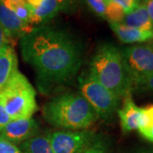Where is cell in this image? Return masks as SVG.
I'll list each match as a JSON object with an SVG mask.
<instances>
[{
	"instance_id": "8",
	"label": "cell",
	"mask_w": 153,
	"mask_h": 153,
	"mask_svg": "<svg viewBox=\"0 0 153 153\" xmlns=\"http://www.w3.org/2000/svg\"><path fill=\"white\" fill-rule=\"evenodd\" d=\"M37 122L33 117L11 120L0 133V137L13 144H22L36 136L38 133Z\"/></svg>"
},
{
	"instance_id": "23",
	"label": "cell",
	"mask_w": 153,
	"mask_h": 153,
	"mask_svg": "<svg viewBox=\"0 0 153 153\" xmlns=\"http://www.w3.org/2000/svg\"><path fill=\"white\" fill-rule=\"evenodd\" d=\"M11 121L10 116L6 112L4 107L3 106V105L0 103V133L4 129V128Z\"/></svg>"
},
{
	"instance_id": "31",
	"label": "cell",
	"mask_w": 153,
	"mask_h": 153,
	"mask_svg": "<svg viewBox=\"0 0 153 153\" xmlns=\"http://www.w3.org/2000/svg\"><path fill=\"white\" fill-rule=\"evenodd\" d=\"M16 1H26V0H16Z\"/></svg>"
},
{
	"instance_id": "11",
	"label": "cell",
	"mask_w": 153,
	"mask_h": 153,
	"mask_svg": "<svg viewBox=\"0 0 153 153\" xmlns=\"http://www.w3.org/2000/svg\"><path fill=\"white\" fill-rule=\"evenodd\" d=\"M16 70V54L11 44L7 43L0 49V92Z\"/></svg>"
},
{
	"instance_id": "32",
	"label": "cell",
	"mask_w": 153,
	"mask_h": 153,
	"mask_svg": "<svg viewBox=\"0 0 153 153\" xmlns=\"http://www.w3.org/2000/svg\"><path fill=\"white\" fill-rule=\"evenodd\" d=\"M153 39V29H152V38Z\"/></svg>"
},
{
	"instance_id": "13",
	"label": "cell",
	"mask_w": 153,
	"mask_h": 153,
	"mask_svg": "<svg viewBox=\"0 0 153 153\" xmlns=\"http://www.w3.org/2000/svg\"><path fill=\"white\" fill-rule=\"evenodd\" d=\"M30 23L33 26L49 22L60 10L57 0H44L37 8L30 7Z\"/></svg>"
},
{
	"instance_id": "28",
	"label": "cell",
	"mask_w": 153,
	"mask_h": 153,
	"mask_svg": "<svg viewBox=\"0 0 153 153\" xmlns=\"http://www.w3.org/2000/svg\"><path fill=\"white\" fill-rule=\"evenodd\" d=\"M44 0H26V3L32 8H37L42 4Z\"/></svg>"
},
{
	"instance_id": "29",
	"label": "cell",
	"mask_w": 153,
	"mask_h": 153,
	"mask_svg": "<svg viewBox=\"0 0 153 153\" xmlns=\"http://www.w3.org/2000/svg\"><path fill=\"white\" fill-rule=\"evenodd\" d=\"M137 1H138V3H141V2L145 1V0H137Z\"/></svg>"
},
{
	"instance_id": "16",
	"label": "cell",
	"mask_w": 153,
	"mask_h": 153,
	"mask_svg": "<svg viewBox=\"0 0 153 153\" xmlns=\"http://www.w3.org/2000/svg\"><path fill=\"white\" fill-rule=\"evenodd\" d=\"M125 12L118 4L114 1L106 3L105 9V19L110 23H121L123 22L125 17Z\"/></svg>"
},
{
	"instance_id": "2",
	"label": "cell",
	"mask_w": 153,
	"mask_h": 153,
	"mask_svg": "<svg viewBox=\"0 0 153 153\" xmlns=\"http://www.w3.org/2000/svg\"><path fill=\"white\" fill-rule=\"evenodd\" d=\"M88 73L118 99L133 90L121 49L113 44L105 43L99 46L90 61Z\"/></svg>"
},
{
	"instance_id": "30",
	"label": "cell",
	"mask_w": 153,
	"mask_h": 153,
	"mask_svg": "<svg viewBox=\"0 0 153 153\" xmlns=\"http://www.w3.org/2000/svg\"><path fill=\"white\" fill-rule=\"evenodd\" d=\"M110 1H111V0H105V4H106V3H108V2H110Z\"/></svg>"
},
{
	"instance_id": "9",
	"label": "cell",
	"mask_w": 153,
	"mask_h": 153,
	"mask_svg": "<svg viewBox=\"0 0 153 153\" xmlns=\"http://www.w3.org/2000/svg\"><path fill=\"white\" fill-rule=\"evenodd\" d=\"M0 27L9 43L18 38H22L25 34L32 31V27H29L16 16V15L9 9L0 0Z\"/></svg>"
},
{
	"instance_id": "25",
	"label": "cell",
	"mask_w": 153,
	"mask_h": 153,
	"mask_svg": "<svg viewBox=\"0 0 153 153\" xmlns=\"http://www.w3.org/2000/svg\"><path fill=\"white\" fill-rule=\"evenodd\" d=\"M143 3L146 5L148 15H149L150 19H151L153 25V0H145V1H143Z\"/></svg>"
},
{
	"instance_id": "17",
	"label": "cell",
	"mask_w": 153,
	"mask_h": 153,
	"mask_svg": "<svg viewBox=\"0 0 153 153\" xmlns=\"http://www.w3.org/2000/svg\"><path fill=\"white\" fill-rule=\"evenodd\" d=\"M110 141L105 137H96L95 140L83 153H109Z\"/></svg>"
},
{
	"instance_id": "18",
	"label": "cell",
	"mask_w": 153,
	"mask_h": 153,
	"mask_svg": "<svg viewBox=\"0 0 153 153\" xmlns=\"http://www.w3.org/2000/svg\"><path fill=\"white\" fill-rule=\"evenodd\" d=\"M89 9L93 11L94 13L98 16L105 19V9L106 4L105 0H85Z\"/></svg>"
},
{
	"instance_id": "7",
	"label": "cell",
	"mask_w": 153,
	"mask_h": 153,
	"mask_svg": "<svg viewBox=\"0 0 153 153\" xmlns=\"http://www.w3.org/2000/svg\"><path fill=\"white\" fill-rule=\"evenodd\" d=\"M48 137L55 153H83L97 136L88 130H67L53 132Z\"/></svg>"
},
{
	"instance_id": "12",
	"label": "cell",
	"mask_w": 153,
	"mask_h": 153,
	"mask_svg": "<svg viewBox=\"0 0 153 153\" xmlns=\"http://www.w3.org/2000/svg\"><path fill=\"white\" fill-rule=\"evenodd\" d=\"M110 27L121 42L124 44L144 43L152 38V31H144L121 23H110Z\"/></svg>"
},
{
	"instance_id": "27",
	"label": "cell",
	"mask_w": 153,
	"mask_h": 153,
	"mask_svg": "<svg viewBox=\"0 0 153 153\" xmlns=\"http://www.w3.org/2000/svg\"><path fill=\"white\" fill-rule=\"evenodd\" d=\"M7 43H9V41H8V39L6 38L5 34L4 33V31H3V29L2 27H0V49L4 45ZM10 44V43H9Z\"/></svg>"
},
{
	"instance_id": "10",
	"label": "cell",
	"mask_w": 153,
	"mask_h": 153,
	"mask_svg": "<svg viewBox=\"0 0 153 153\" xmlns=\"http://www.w3.org/2000/svg\"><path fill=\"white\" fill-rule=\"evenodd\" d=\"M140 107H139L132 98L131 94L123 97V104L117 110V114L120 118V125L123 134H128L138 129L139 117Z\"/></svg>"
},
{
	"instance_id": "1",
	"label": "cell",
	"mask_w": 153,
	"mask_h": 153,
	"mask_svg": "<svg viewBox=\"0 0 153 153\" xmlns=\"http://www.w3.org/2000/svg\"><path fill=\"white\" fill-rule=\"evenodd\" d=\"M21 51L42 91L71 80L82 64L80 43L67 30L53 25L33 28L22 36Z\"/></svg>"
},
{
	"instance_id": "14",
	"label": "cell",
	"mask_w": 153,
	"mask_h": 153,
	"mask_svg": "<svg viewBox=\"0 0 153 153\" xmlns=\"http://www.w3.org/2000/svg\"><path fill=\"white\" fill-rule=\"evenodd\" d=\"M123 23L128 27L144 31H152L153 29L152 23L143 2L139 3L134 10L126 14Z\"/></svg>"
},
{
	"instance_id": "15",
	"label": "cell",
	"mask_w": 153,
	"mask_h": 153,
	"mask_svg": "<svg viewBox=\"0 0 153 153\" xmlns=\"http://www.w3.org/2000/svg\"><path fill=\"white\" fill-rule=\"evenodd\" d=\"M22 153H55L48 136H35L21 144Z\"/></svg>"
},
{
	"instance_id": "3",
	"label": "cell",
	"mask_w": 153,
	"mask_h": 153,
	"mask_svg": "<svg viewBox=\"0 0 153 153\" xmlns=\"http://www.w3.org/2000/svg\"><path fill=\"white\" fill-rule=\"evenodd\" d=\"M45 120L50 125L65 129H85L93 124L97 115L80 93H65L44 106Z\"/></svg>"
},
{
	"instance_id": "26",
	"label": "cell",
	"mask_w": 153,
	"mask_h": 153,
	"mask_svg": "<svg viewBox=\"0 0 153 153\" xmlns=\"http://www.w3.org/2000/svg\"><path fill=\"white\" fill-rule=\"evenodd\" d=\"M125 153H153V147H139Z\"/></svg>"
},
{
	"instance_id": "19",
	"label": "cell",
	"mask_w": 153,
	"mask_h": 153,
	"mask_svg": "<svg viewBox=\"0 0 153 153\" xmlns=\"http://www.w3.org/2000/svg\"><path fill=\"white\" fill-rule=\"evenodd\" d=\"M60 6V10L71 13L75 11L80 4L81 0H57Z\"/></svg>"
},
{
	"instance_id": "4",
	"label": "cell",
	"mask_w": 153,
	"mask_h": 153,
	"mask_svg": "<svg viewBox=\"0 0 153 153\" xmlns=\"http://www.w3.org/2000/svg\"><path fill=\"white\" fill-rule=\"evenodd\" d=\"M0 103L11 120L30 118L37 111L36 91L21 71H14L0 92Z\"/></svg>"
},
{
	"instance_id": "24",
	"label": "cell",
	"mask_w": 153,
	"mask_h": 153,
	"mask_svg": "<svg viewBox=\"0 0 153 153\" xmlns=\"http://www.w3.org/2000/svg\"><path fill=\"white\" fill-rule=\"evenodd\" d=\"M140 134L148 141L153 143V126L150 127L147 129H145L142 131H139Z\"/></svg>"
},
{
	"instance_id": "5",
	"label": "cell",
	"mask_w": 153,
	"mask_h": 153,
	"mask_svg": "<svg viewBox=\"0 0 153 153\" xmlns=\"http://www.w3.org/2000/svg\"><path fill=\"white\" fill-rule=\"evenodd\" d=\"M78 82L79 93L91 105L97 117L105 121L112 118L117 110L119 99L89 73L79 76Z\"/></svg>"
},
{
	"instance_id": "6",
	"label": "cell",
	"mask_w": 153,
	"mask_h": 153,
	"mask_svg": "<svg viewBox=\"0 0 153 153\" xmlns=\"http://www.w3.org/2000/svg\"><path fill=\"white\" fill-rule=\"evenodd\" d=\"M132 86L153 75V44H136L121 49Z\"/></svg>"
},
{
	"instance_id": "21",
	"label": "cell",
	"mask_w": 153,
	"mask_h": 153,
	"mask_svg": "<svg viewBox=\"0 0 153 153\" xmlns=\"http://www.w3.org/2000/svg\"><path fill=\"white\" fill-rule=\"evenodd\" d=\"M134 88L142 90V91L153 92V75L140 81V82L135 83L133 87V89Z\"/></svg>"
},
{
	"instance_id": "22",
	"label": "cell",
	"mask_w": 153,
	"mask_h": 153,
	"mask_svg": "<svg viewBox=\"0 0 153 153\" xmlns=\"http://www.w3.org/2000/svg\"><path fill=\"white\" fill-rule=\"evenodd\" d=\"M111 1H114L117 4H118L123 9L125 14L131 12L139 4L137 0H111Z\"/></svg>"
},
{
	"instance_id": "20",
	"label": "cell",
	"mask_w": 153,
	"mask_h": 153,
	"mask_svg": "<svg viewBox=\"0 0 153 153\" xmlns=\"http://www.w3.org/2000/svg\"><path fill=\"white\" fill-rule=\"evenodd\" d=\"M0 153H22V152L15 144L0 137Z\"/></svg>"
}]
</instances>
